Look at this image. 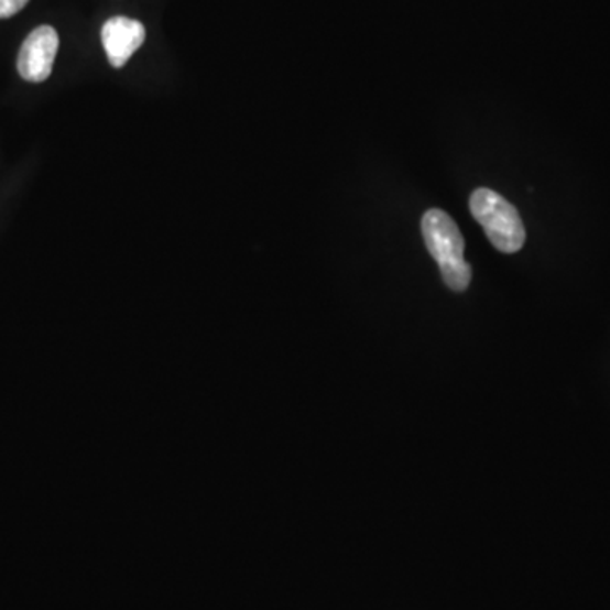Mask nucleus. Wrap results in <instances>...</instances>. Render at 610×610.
<instances>
[{"instance_id":"obj_1","label":"nucleus","mask_w":610,"mask_h":610,"mask_svg":"<svg viewBox=\"0 0 610 610\" xmlns=\"http://www.w3.org/2000/svg\"><path fill=\"white\" fill-rule=\"evenodd\" d=\"M423 236L431 257L438 261L443 280L451 291H467L471 269L464 258L465 241L460 229L445 210L431 209L423 217Z\"/></svg>"},{"instance_id":"obj_2","label":"nucleus","mask_w":610,"mask_h":610,"mask_svg":"<svg viewBox=\"0 0 610 610\" xmlns=\"http://www.w3.org/2000/svg\"><path fill=\"white\" fill-rule=\"evenodd\" d=\"M470 210L497 250L511 254L524 247V222L518 209L502 195L490 188H477L470 197Z\"/></svg>"},{"instance_id":"obj_3","label":"nucleus","mask_w":610,"mask_h":610,"mask_svg":"<svg viewBox=\"0 0 610 610\" xmlns=\"http://www.w3.org/2000/svg\"><path fill=\"white\" fill-rule=\"evenodd\" d=\"M58 46V33L52 26L36 28L19 52V75L34 84L45 81L52 75Z\"/></svg>"},{"instance_id":"obj_4","label":"nucleus","mask_w":610,"mask_h":610,"mask_svg":"<svg viewBox=\"0 0 610 610\" xmlns=\"http://www.w3.org/2000/svg\"><path fill=\"white\" fill-rule=\"evenodd\" d=\"M146 37L143 24L134 19L118 15L104 24L102 45L112 67H124L128 59L141 48Z\"/></svg>"},{"instance_id":"obj_5","label":"nucleus","mask_w":610,"mask_h":610,"mask_svg":"<svg viewBox=\"0 0 610 610\" xmlns=\"http://www.w3.org/2000/svg\"><path fill=\"white\" fill-rule=\"evenodd\" d=\"M30 0H0V19L12 18L26 8Z\"/></svg>"}]
</instances>
